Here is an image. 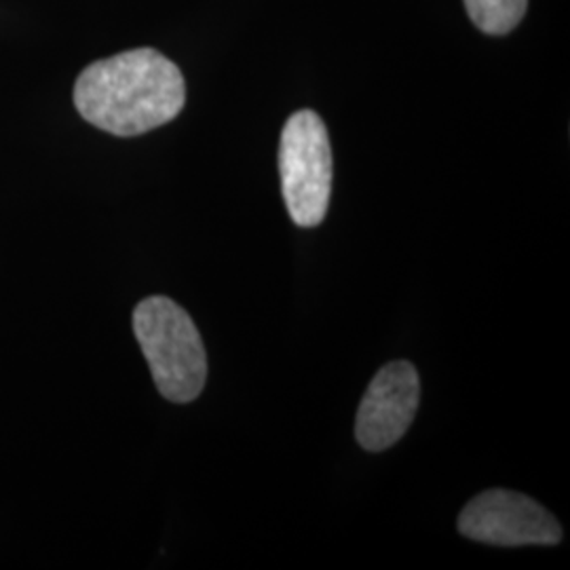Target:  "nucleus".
<instances>
[{
  "mask_svg": "<svg viewBox=\"0 0 570 570\" xmlns=\"http://www.w3.org/2000/svg\"><path fill=\"white\" fill-rule=\"evenodd\" d=\"M421 402L419 372L410 362H391L370 383L357 410L355 438L367 452L397 444L412 425Z\"/></svg>",
  "mask_w": 570,
  "mask_h": 570,
  "instance_id": "nucleus-5",
  "label": "nucleus"
},
{
  "mask_svg": "<svg viewBox=\"0 0 570 570\" xmlns=\"http://www.w3.org/2000/svg\"><path fill=\"white\" fill-rule=\"evenodd\" d=\"M459 532L499 548L556 546L562 527L543 505L513 490H487L473 497L459 515Z\"/></svg>",
  "mask_w": 570,
  "mask_h": 570,
  "instance_id": "nucleus-4",
  "label": "nucleus"
},
{
  "mask_svg": "<svg viewBox=\"0 0 570 570\" xmlns=\"http://www.w3.org/2000/svg\"><path fill=\"white\" fill-rule=\"evenodd\" d=\"M279 176L294 225H322L332 193V148L324 121L313 110L294 112L282 131Z\"/></svg>",
  "mask_w": 570,
  "mask_h": 570,
  "instance_id": "nucleus-3",
  "label": "nucleus"
},
{
  "mask_svg": "<svg viewBox=\"0 0 570 570\" xmlns=\"http://www.w3.org/2000/svg\"><path fill=\"white\" fill-rule=\"evenodd\" d=\"M134 332L165 400H197L207 381V355L202 334L183 306L167 296L146 298L134 311Z\"/></svg>",
  "mask_w": 570,
  "mask_h": 570,
  "instance_id": "nucleus-2",
  "label": "nucleus"
},
{
  "mask_svg": "<svg viewBox=\"0 0 570 570\" xmlns=\"http://www.w3.org/2000/svg\"><path fill=\"white\" fill-rule=\"evenodd\" d=\"M469 18L487 35H508L527 13L529 0H465Z\"/></svg>",
  "mask_w": 570,
  "mask_h": 570,
  "instance_id": "nucleus-6",
  "label": "nucleus"
},
{
  "mask_svg": "<svg viewBox=\"0 0 570 570\" xmlns=\"http://www.w3.org/2000/svg\"><path fill=\"white\" fill-rule=\"evenodd\" d=\"M186 102L180 68L155 49H134L87 66L75 85L82 119L131 138L174 121Z\"/></svg>",
  "mask_w": 570,
  "mask_h": 570,
  "instance_id": "nucleus-1",
  "label": "nucleus"
}]
</instances>
